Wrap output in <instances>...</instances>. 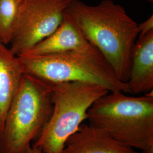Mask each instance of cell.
I'll return each instance as SVG.
<instances>
[{
	"mask_svg": "<svg viewBox=\"0 0 153 153\" xmlns=\"http://www.w3.org/2000/svg\"><path fill=\"white\" fill-rule=\"evenodd\" d=\"M51 85L23 73L0 131V153H26L52 113Z\"/></svg>",
	"mask_w": 153,
	"mask_h": 153,
	"instance_id": "obj_4",
	"label": "cell"
},
{
	"mask_svg": "<svg viewBox=\"0 0 153 153\" xmlns=\"http://www.w3.org/2000/svg\"><path fill=\"white\" fill-rule=\"evenodd\" d=\"M24 73L50 85L82 82L100 85L109 91L131 93L109 63L94 46L61 53L18 56Z\"/></svg>",
	"mask_w": 153,
	"mask_h": 153,
	"instance_id": "obj_3",
	"label": "cell"
},
{
	"mask_svg": "<svg viewBox=\"0 0 153 153\" xmlns=\"http://www.w3.org/2000/svg\"><path fill=\"white\" fill-rule=\"evenodd\" d=\"M127 84L133 94L153 91V31L138 36L131 53Z\"/></svg>",
	"mask_w": 153,
	"mask_h": 153,
	"instance_id": "obj_8",
	"label": "cell"
},
{
	"mask_svg": "<svg viewBox=\"0 0 153 153\" xmlns=\"http://www.w3.org/2000/svg\"><path fill=\"white\" fill-rule=\"evenodd\" d=\"M0 43H1V42H0Z\"/></svg>",
	"mask_w": 153,
	"mask_h": 153,
	"instance_id": "obj_17",
	"label": "cell"
},
{
	"mask_svg": "<svg viewBox=\"0 0 153 153\" xmlns=\"http://www.w3.org/2000/svg\"><path fill=\"white\" fill-rule=\"evenodd\" d=\"M26 153H43L42 150L39 148L31 146L29 148Z\"/></svg>",
	"mask_w": 153,
	"mask_h": 153,
	"instance_id": "obj_13",
	"label": "cell"
},
{
	"mask_svg": "<svg viewBox=\"0 0 153 153\" xmlns=\"http://www.w3.org/2000/svg\"><path fill=\"white\" fill-rule=\"evenodd\" d=\"M153 92L133 97L109 91L88 109L89 124L131 148L153 153Z\"/></svg>",
	"mask_w": 153,
	"mask_h": 153,
	"instance_id": "obj_2",
	"label": "cell"
},
{
	"mask_svg": "<svg viewBox=\"0 0 153 153\" xmlns=\"http://www.w3.org/2000/svg\"><path fill=\"white\" fill-rule=\"evenodd\" d=\"M138 35H143L153 31V14L146 21L138 24Z\"/></svg>",
	"mask_w": 153,
	"mask_h": 153,
	"instance_id": "obj_12",
	"label": "cell"
},
{
	"mask_svg": "<svg viewBox=\"0 0 153 153\" xmlns=\"http://www.w3.org/2000/svg\"><path fill=\"white\" fill-rule=\"evenodd\" d=\"M23 73L18 56L0 43V131Z\"/></svg>",
	"mask_w": 153,
	"mask_h": 153,
	"instance_id": "obj_10",
	"label": "cell"
},
{
	"mask_svg": "<svg viewBox=\"0 0 153 153\" xmlns=\"http://www.w3.org/2000/svg\"><path fill=\"white\" fill-rule=\"evenodd\" d=\"M60 153H138L90 124H81Z\"/></svg>",
	"mask_w": 153,
	"mask_h": 153,
	"instance_id": "obj_7",
	"label": "cell"
},
{
	"mask_svg": "<svg viewBox=\"0 0 153 153\" xmlns=\"http://www.w3.org/2000/svg\"><path fill=\"white\" fill-rule=\"evenodd\" d=\"M51 85L52 113L33 146L40 149L43 153H60L68 138L88 119V111L94 102L109 91L100 85L88 82H64Z\"/></svg>",
	"mask_w": 153,
	"mask_h": 153,
	"instance_id": "obj_5",
	"label": "cell"
},
{
	"mask_svg": "<svg viewBox=\"0 0 153 153\" xmlns=\"http://www.w3.org/2000/svg\"><path fill=\"white\" fill-rule=\"evenodd\" d=\"M20 0H0V42L10 43Z\"/></svg>",
	"mask_w": 153,
	"mask_h": 153,
	"instance_id": "obj_11",
	"label": "cell"
},
{
	"mask_svg": "<svg viewBox=\"0 0 153 153\" xmlns=\"http://www.w3.org/2000/svg\"><path fill=\"white\" fill-rule=\"evenodd\" d=\"M146 1H147L148 2H150V3H153V0H146Z\"/></svg>",
	"mask_w": 153,
	"mask_h": 153,
	"instance_id": "obj_14",
	"label": "cell"
},
{
	"mask_svg": "<svg viewBox=\"0 0 153 153\" xmlns=\"http://www.w3.org/2000/svg\"><path fill=\"white\" fill-rule=\"evenodd\" d=\"M73 0L20 1L9 49L19 56L47 38L62 22Z\"/></svg>",
	"mask_w": 153,
	"mask_h": 153,
	"instance_id": "obj_6",
	"label": "cell"
},
{
	"mask_svg": "<svg viewBox=\"0 0 153 153\" xmlns=\"http://www.w3.org/2000/svg\"><path fill=\"white\" fill-rule=\"evenodd\" d=\"M142 153H147V152H142Z\"/></svg>",
	"mask_w": 153,
	"mask_h": 153,
	"instance_id": "obj_15",
	"label": "cell"
},
{
	"mask_svg": "<svg viewBox=\"0 0 153 153\" xmlns=\"http://www.w3.org/2000/svg\"><path fill=\"white\" fill-rule=\"evenodd\" d=\"M91 46L75 23L65 13L62 22L53 33L20 56L57 53Z\"/></svg>",
	"mask_w": 153,
	"mask_h": 153,
	"instance_id": "obj_9",
	"label": "cell"
},
{
	"mask_svg": "<svg viewBox=\"0 0 153 153\" xmlns=\"http://www.w3.org/2000/svg\"><path fill=\"white\" fill-rule=\"evenodd\" d=\"M20 1H21V0H20Z\"/></svg>",
	"mask_w": 153,
	"mask_h": 153,
	"instance_id": "obj_16",
	"label": "cell"
},
{
	"mask_svg": "<svg viewBox=\"0 0 153 153\" xmlns=\"http://www.w3.org/2000/svg\"><path fill=\"white\" fill-rule=\"evenodd\" d=\"M65 13L109 63L119 79L127 83L139 31L138 24L124 7L112 0H102L97 5L73 0Z\"/></svg>",
	"mask_w": 153,
	"mask_h": 153,
	"instance_id": "obj_1",
	"label": "cell"
}]
</instances>
